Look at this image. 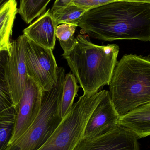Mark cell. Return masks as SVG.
<instances>
[{"label": "cell", "mask_w": 150, "mask_h": 150, "mask_svg": "<svg viewBox=\"0 0 150 150\" xmlns=\"http://www.w3.org/2000/svg\"><path fill=\"white\" fill-rule=\"evenodd\" d=\"M78 26L89 37L103 41H150V4L113 2L86 11Z\"/></svg>", "instance_id": "6da1fadb"}, {"label": "cell", "mask_w": 150, "mask_h": 150, "mask_svg": "<svg viewBox=\"0 0 150 150\" xmlns=\"http://www.w3.org/2000/svg\"><path fill=\"white\" fill-rule=\"evenodd\" d=\"M74 48L62 56L83 91V94L98 92L109 85L117 63L119 46L98 45L85 35L79 34Z\"/></svg>", "instance_id": "7a4b0ae2"}, {"label": "cell", "mask_w": 150, "mask_h": 150, "mask_svg": "<svg viewBox=\"0 0 150 150\" xmlns=\"http://www.w3.org/2000/svg\"><path fill=\"white\" fill-rule=\"evenodd\" d=\"M120 117L150 102V55H124L117 62L109 84Z\"/></svg>", "instance_id": "3957f363"}, {"label": "cell", "mask_w": 150, "mask_h": 150, "mask_svg": "<svg viewBox=\"0 0 150 150\" xmlns=\"http://www.w3.org/2000/svg\"><path fill=\"white\" fill-rule=\"evenodd\" d=\"M65 70L59 67L57 80L48 91L42 92L39 113L28 129L5 150H38L52 135L63 119L60 107Z\"/></svg>", "instance_id": "277c9868"}, {"label": "cell", "mask_w": 150, "mask_h": 150, "mask_svg": "<svg viewBox=\"0 0 150 150\" xmlns=\"http://www.w3.org/2000/svg\"><path fill=\"white\" fill-rule=\"evenodd\" d=\"M108 92L102 90L79 97L52 135L38 150H74L83 138L92 113Z\"/></svg>", "instance_id": "5b68a950"}, {"label": "cell", "mask_w": 150, "mask_h": 150, "mask_svg": "<svg viewBox=\"0 0 150 150\" xmlns=\"http://www.w3.org/2000/svg\"><path fill=\"white\" fill-rule=\"evenodd\" d=\"M25 57L28 76L43 91L50 90L57 81L59 68L53 50L27 39Z\"/></svg>", "instance_id": "8992f818"}, {"label": "cell", "mask_w": 150, "mask_h": 150, "mask_svg": "<svg viewBox=\"0 0 150 150\" xmlns=\"http://www.w3.org/2000/svg\"><path fill=\"white\" fill-rule=\"evenodd\" d=\"M27 38L24 34L11 42L6 66V77L13 106L16 109L28 79L25 62Z\"/></svg>", "instance_id": "52a82bcc"}, {"label": "cell", "mask_w": 150, "mask_h": 150, "mask_svg": "<svg viewBox=\"0 0 150 150\" xmlns=\"http://www.w3.org/2000/svg\"><path fill=\"white\" fill-rule=\"evenodd\" d=\"M42 92L43 90L38 85L28 76L23 93L16 109L15 128L8 146L18 139L36 119L41 106Z\"/></svg>", "instance_id": "ba28073f"}, {"label": "cell", "mask_w": 150, "mask_h": 150, "mask_svg": "<svg viewBox=\"0 0 150 150\" xmlns=\"http://www.w3.org/2000/svg\"><path fill=\"white\" fill-rule=\"evenodd\" d=\"M138 140L132 132L118 125L98 137L82 138L74 150H140Z\"/></svg>", "instance_id": "9c48e42d"}, {"label": "cell", "mask_w": 150, "mask_h": 150, "mask_svg": "<svg viewBox=\"0 0 150 150\" xmlns=\"http://www.w3.org/2000/svg\"><path fill=\"white\" fill-rule=\"evenodd\" d=\"M120 117L108 91L92 113L82 138L93 139L110 132L119 125Z\"/></svg>", "instance_id": "30bf717a"}, {"label": "cell", "mask_w": 150, "mask_h": 150, "mask_svg": "<svg viewBox=\"0 0 150 150\" xmlns=\"http://www.w3.org/2000/svg\"><path fill=\"white\" fill-rule=\"evenodd\" d=\"M58 25L49 9L25 28L23 31V34L37 45L53 50L55 47Z\"/></svg>", "instance_id": "8fae6325"}, {"label": "cell", "mask_w": 150, "mask_h": 150, "mask_svg": "<svg viewBox=\"0 0 150 150\" xmlns=\"http://www.w3.org/2000/svg\"><path fill=\"white\" fill-rule=\"evenodd\" d=\"M118 124L138 138L150 136V102L142 105L120 117Z\"/></svg>", "instance_id": "7c38bea8"}, {"label": "cell", "mask_w": 150, "mask_h": 150, "mask_svg": "<svg viewBox=\"0 0 150 150\" xmlns=\"http://www.w3.org/2000/svg\"><path fill=\"white\" fill-rule=\"evenodd\" d=\"M18 8L16 0H11L0 10V53H10L11 38Z\"/></svg>", "instance_id": "4fadbf2b"}, {"label": "cell", "mask_w": 150, "mask_h": 150, "mask_svg": "<svg viewBox=\"0 0 150 150\" xmlns=\"http://www.w3.org/2000/svg\"><path fill=\"white\" fill-rule=\"evenodd\" d=\"M16 110L13 106L0 111V150H5L13 135Z\"/></svg>", "instance_id": "5bb4252c"}, {"label": "cell", "mask_w": 150, "mask_h": 150, "mask_svg": "<svg viewBox=\"0 0 150 150\" xmlns=\"http://www.w3.org/2000/svg\"><path fill=\"white\" fill-rule=\"evenodd\" d=\"M77 83V80L72 73L65 75L60 107V113L62 119L69 112L74 105V100L79 87Z\"/></svg>", "instance_id": "9a60e30c"}, {"label": "cell", "mask_w": 150, "mask_h": 150, "mask_svg": "<svg viewBox=\"0 0 150 150\" xmlns=\"http://www.w3.org/2000/svg\"><path fill=\"white\" fill-rule=\"evenodd\" d=\"M51 0H19L18 13L27 24H30L46 12L47 4Z\"/></svg>", "instance_id": "2e32d148"}, {"label": "cell", "mask_w": 150, "mask_h": 150, "mask_svg": "<svg viewBox=\"0 0 150 150\" xmlns=\"http://www.w3.org/2000/svg\"><path fill=\"white\" fill-rule=\"evenodd\" d=\"M86 11L85 10L72 4L59 9L51 11V12L58 25L68 24L77 27L79 23Z\"/></svg>", "instance_id": "e0dca14e"}, {"label": "cell", "mask_w": 150, "mask_h": 150, "mask_svg": "<svg viewBox=\"0 0 150 150\" xmlns=\"http://www.w3.org/2000/svg\"><path fill=\"white\" fill-rule=\"evenodd\" d=\"M9 53H0V110L13 106L6 77V66Z\"/></svg>", "instance_id": "ac0fdd59"}, {"label": "cell", "mask_w": 150, "mask_h": 150, "mask_svg": "<svg viewBox=\"0 0 150 150\" xmlns=\"http://www.w3.org/2000/svg\"><path fill=\"white\" fill-rule=\"evenodd\" d=\"M77 26L73 25L61 24L57 26L56 37L64 51L63 54L69 52L75 45L76 41L74 38Z\"/></svg>", "instance_id": "d6986e66"}, {"label": "cell", "mask_w": 150, "mask_h": 150, "mask_svg": "<svg viewBox=\"0 0 150 150\" xmlns=\"http://www.w3.org/2000/svg\"><path fill=\"white\" fill-rule=\"evenodd\" d=\"M117 0H74V4L85 10L86 11L108 4Z\"/></svg>", "instance_id": "ffe728a7"}, {"label": "cell", "mask_w": 150, "mask_h": 150, "mask_svg": "<svg viewBox=\"0 0 150 150\" xmlns=\"http://www.w3.org/2000/svg\"><path fill=\"white\" fill-rule=\"evenodd\" d=\"M74 1V0H56L51 11H54L61 8L67 6L68 5L73 4Z\"/></svg>", "instance_id": "44dd1931"}, {"label": "cell", "mask_w": 150, "mask_h": 150, "mask_svg": "<svg viewBox=\"0 0 150 150\" xmlns=\"http://www.w3.org/2000/svg\"><path fill=\"white\" fill-rule=\"evenodd\" d=\"M120 1H125L136 2L145 3L150 4V0H117Z\"/></svg>", "instance_id": "7402d4cb"}, {"label": "cell", "mask_w": 150, "mask_h": 150, "mask_svg": "<svg viewBox=\"0 0 150 150\" xmlns=\"http://www.w3.org/2000/svg\"><path fill=\"white\" fill-rule=\"evenodd\" d=\"M11 0H0V10Z\"/></svg>", "instance_id": "603a6c76"}, {"label": "cell", "mask_w": 150, "mask_h": 150, "mask_svg": "<svg viewBox=\"0 0 150 150\" xmlns=\"http://www.w3.org/2000/svg\"><path fill=\"white\" fill-rule=\"evenodd\" d=\"M0 111H1V110H0Z\"/></svg>", "instance_id": "cb8c5ba5"}]
</instances>
